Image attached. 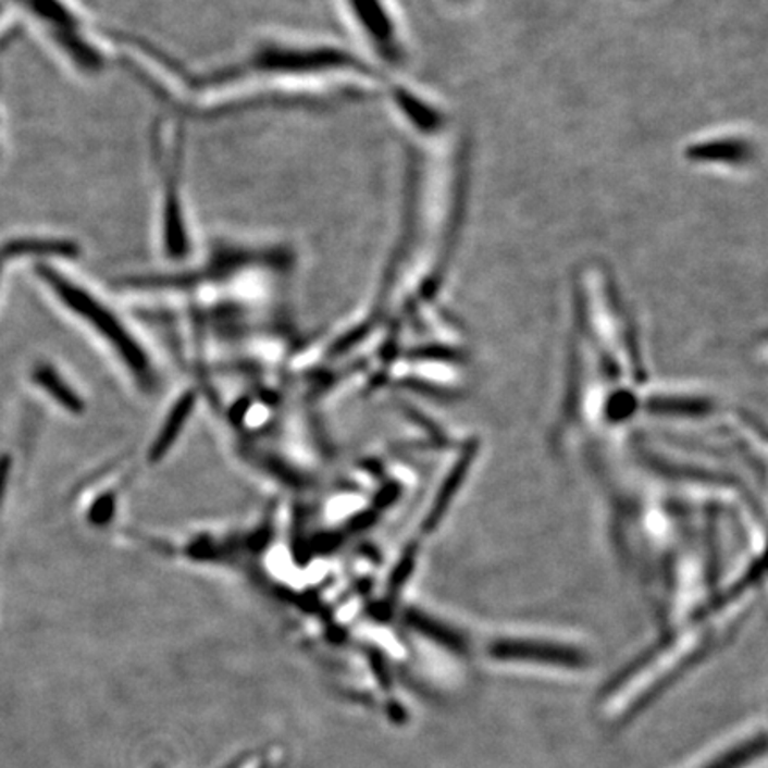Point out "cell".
<instances>
[{
  "instance_id": "6da1fadb",
  "label": "cell",
  "mask_w": 768,
  "mask_h": 768,
  "mask_svg": "<svg viewBox=\"0 0 768 768\" xmlns=\"http://www.w3.org/2000/svg\"><path fill=\"white\" fill-rule=\"evenodd\" d=\"M346 80L381 83L380 70L352 50L330 41L263 36L226 63L201 74H185L181 106L185 98L220 97L262 86H296Z\"/></svg>"
},
{
  "instance_id": "7a4b0ae2",
  "label": "cell",
  "mask_w": 768,
  "mask_h": 768,
  "mask_svg": "<svg viewBox=\"0 0 768 768\" xmlns=\"http://www.w3.org/2000/svg\"><path fill=\"white\" fill-rule=\"evenodd\" d=\"M157 132V157L161 173L159 190V243L162 253L173 262H185L195 253V235L190 226L187 209V187H185L184 139L178 131L171 132L159 125Z\"/></svg>"
},
{
  "instance_id": "3957f363",
  "label": "cell",
  "mask_w": 768,
  "mask_h": 768,
  "mask_svg": "<svg viewBox=\"0 0 768 768\" xmlns=\"http://www.w3.org/2000/svg\"><path fill=\"white\" fill-rule=\"evenodd\" d=\"M36 274L41 277V282L47 283V287L59 297L64 307L74 311L78 319L88 322L92 330L100 333L117 350V355L131 367L132 374L136 375L137 380L150 383L151 370L147 355L122 319L116 315V311H112L102 299L89 293L88 288L80 287L77 282L58 273L50 265H36Z\"/></svg>"
},
{
  "instance_id": "277c9868",
  "label": "cell",
  "mask_w": 768,
  "mask_h": 768,
  "mask_svg": "<svg viewBox=\"0 0 768 768\" xmlns=\"http://www.w3.org/2000/svg\"><path fill=\"white\" fill-rule=\"evenodd\" d=\"M55 47L84 77H102L111 64L109 39L91 35L88 20L63 0H25Z\"/></svg>"
},
{
  "instance_id": "5b68a950",
  "label": "cell",
  "mask_w": 768,
  "mask_h": 768,
  "mask_svg": "<svg viewBox=\"0 0 768 768\" xmlns=\"http://www.w3.org/2000/svg\"><path fill=\"white\" fill-rule=\"evenodd\" d=\"M340 4L374 59L386 66L408 61V38L394 0H340Z\"/></svg>"
},
{
  "instance_id": "8992f818",
  "label": "cell",
  "mask_w": 768,
  "mask_h": 768,
  "mask_svg": "<svg viewBox=\"0 0 768 768\" xmlns=\"http://www.w3.org/2000/svg\"><path fill=\"white\" fill-rule=\"evenodd\" d=\"M686 161L703 168L745 170L758 159V145L753 137L740 132H724L701 137L683 151Z\"/></svg>"
},
{
  "instance_id": "52a82bcc",
  "label": "cell",
  "mask_w": 768,
  "mask_h": 768,
  "mask_svg": "<svg viewBox=\"0 0 768 768\" xmlns=\"http://www.w3.org/2000/svg\"><path fill=\"white\" fill-rule=\"evenodd\" d=\"M490 653L496 660L535 661L560 667L585 666L584 653L548 642L500 641L493 644Z\"/></svg>"
},
{
  "instance_id": "ba28073f",
  "label": "cell",
  "mask_w": 768,
  "mask_h": 768,
  "mask_svg": "<svg viewBox=\"0 0 768 768\" xmlns=\"http://www.w3.org/2000/svg\"><path fill=\"white\" fill-rule=\"evenodd\" d=\"M389 100L397 112H400V116L425 136L439 134L445 127V114L442 109L436 108L433 102H429L428 98L414 92L413 89L395 86L389 89Z\"/></svg>"
},
{
  "instance_id": "9c48e42d",
  "label": "cell",
  "mask_w": 768,
  "mask_h": 768,
  "mask_svg": "<svg viewBox=\"0 0 768 768\" xmlns=\"http://www.w3.org/2000/svg\"><path fill=\"white\" fill-rule=\"evenodd\" d=\"M193 408H195V394L182 395L181 400L175 404V408L171 409L170 417L165 419L164 425H162L161 434L157 436L156 443L151 447V461H161L168 450L173 447V443L178 438L184 423L189 420Z\"/></svg>"
},
{
  "instance_id": "30bf717a",
  "label": "cell",
  "mask_w": 768,
  "mask_h": 768,
  "mask_svg": "<svg viewBox=\"0 0 768 768\" xmlns=\"http://www.w3.org/2000/svg\"><path fill=\"white\" fill-rule=\"evenodd\" d=\"M35 381L64 409H69L72 413H80L83 411L84 404L80 397L75 394L74 389L70 388L69 383L52 367H36Z\"/></svg>"
},
{
  "instance_id": "8fae6325",
  "label": "cell",
  "mask_w": 768,
  "mask_h": 768,
  "mask_svg": "<svg viewBox=\"0 0 768 768\" xmlns=\"http://www.w3.org/2000/svg\"><path fill=\"white\" fill-rule=\"evenodd\" d=\"M767 750V740L761 733L756 739H751L745 744L736 745L733 750L722 754L719 758L714 759L711 764L705 765L703 768H744L753 764L754 759L761 758Z\"/></svg>"
},
{
  "instance_id": "7c38bea8",
  "label": "cell",
  "mask_w": 768,
  "mask_h": 768,
  "mask_svg": "<svg viewBox=\"0 0 768 768\" xmlns=\"http://www.w3.org/2000/svg\"><path fill=\"white\" fill-rule=\"evenodd\" d=\"M408 621L414 630H419L423 635H428L429 639H433L434 642H438L442 646L453 649V652H462L464 649V641L459 637L458 633H454L453 630L434 622L433 619L425 618L422 614L411 612L408 616Z\"/></svg>"
},
{
  "instance_id": "4fadbf2b",
  "label": "cell",
  "mask_w": 768,
  "mask_h": 768,
  "mask_svg": "<svg viewBox=\"0 0 768 768\" xmlns=\"http://www.w3.org/2000/svg\"><path fill=\"white\" fill-rule=\"evenodd\" d=\"M112 512H114V498L111 495H106L92 506L91 521L97 525H102L106 521L111 520Z\"/></svg>"
},
{
  "instance_id": "5bb4252c",
  "label": "cell",
  "mask_w": 768,
  "mask_h": 768,
  "mask_svg": "<svg viewBox=\"0 0 768 768\" xmlns=\"http://www.w3.org/2000/svg\"><path fill=\"white\" fill-rule=\"evenodd\" d=\"M11 458L10 456H2L0 458V501H2V496H4L5 486H8V476H10Z\"/></svg>"
},
{
  "instance_id": "9a60e30c",
  "label": "cell",
  "mask_w": 768,
  "mask_h": 768,
  "mask_svg": "<svg viewBox=\"0 0 768 768\" xmlns=\"http://www.w3.org/2000/svg\"><path fill=\"white\" fill-rule=\"evenodd\" d=\"M448 4L459 5L467 4L468 0H447Z\"/></svg>"
},
{
  "instance_id": "2e32d148",
  "label": "cell",
  "mask_w": 768,
  "mask_h": 768,
  "mask_svg": "<svg viewBox=\"0 0 768 768\" xmlns=\"http://www.w3.org/2000/svg\"><path fill=\"white\" fill-rule=\"evenodd\" d=\"M2 263H4V262H2V260H0V265H2Z\"/></svg>"
}]
</instances>
